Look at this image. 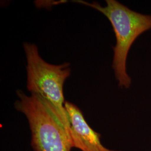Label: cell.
Returning a JSON list of instances; mask_svg holds the SVG:
<instances>
[{"instance_id":"7a4b0ae2","label":"cell","mask_w":151,"mask_h":151,"mask_svg":"<svg viewBox=\"0 0 151 151\" xmlns=\"http://www.w3.org/2000/svg\"><path fill=\"white\" fill-rule=\"evenodd\" d=\"M16 93L15 108L27 118L34 151H70V136L53 106L37 94L27 96L20 90Z\"/></svg>"},{"instance_id":"3957f363","label":"cell","mask_w":151,"mask_h":151,"mask_svg":"<svg viewBox=\"0 0 151 151\" xmlns=\"http://www.w3.org/2000/svg\"><path fill=\"white\" fill-rule=\"evenodd\" d=\"M27 60V88L31 93L39 95L54 108L60 120L70 136V124L65 109L63 86L70 76V64L54 65L40 57L34 44L24 43Z\"/></svg>"},{"instance_id":"6da1fadb","label":"cell","mask_w":151,"mask_h":151,"mask_svg":"<svg viewBox=\"0 0 151 151\" xmlns=\"http://www.w3.org/2000/svg\"><path fill=\"white\" fill-rule=\"evenodd\" d=\"M88 6L102 13L110 22L116 38L113 47L112 67L120 88H129L132 80L127 72V60L130 49L135 40L143 33L151 29V15L131 10L116 0H106V5L97 2L73 1Z\"/></svg>"},{"instance_id":"277c9868","label":"cell","mask_w":151,"mask_h":151,"mask_svg":"<svg viewBox=\"0 0 151 151\" xmlns=\"http://www.w3.org/2000/svg\"><path fill=\"white\" fill-rule=\"evenodd\" d=\"M65 106L70 124L72 147L82 151H120L109 150L103 146L101 134L90 127L81 110L75 104L65 101Z\"/></svg>"}]
</instances>
